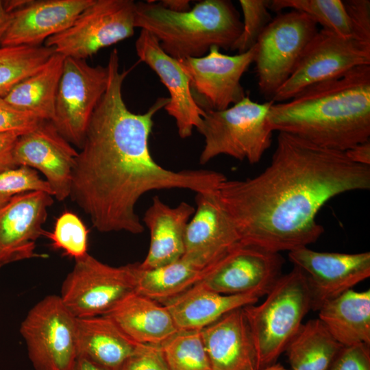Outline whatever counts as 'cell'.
I'll list each match as a JSON object with an SVG mask.
<instances>
[{"label":"cell","instance_id":"obj_1","mask_svg":"<svg viewBox=\"0 0 370 370\" xmlns=\"http://www.w3.org/2000/svg\"><path fill=\"white\" fill-rule=\"evenodd\" d=\"M108 86L90 121L73 172L70 197L101 232L141 234L144 226L136 212L146 193L187 189L216 190L227 178L210 170L171 171L151 155L149 139L153 116L168 103L159 97L143 114L130 111L122 86L128 71L119 69V56L110 54Z\"/></svg>","mask_w":370,"mask_h":370},{"label":"cell","instance_id":"obj_2","mask_svg":"<svg viewBox=\"0 0 370 370\" xmlns=\"http://www.w3.org/2000/svg\"><path fill=\"white\" fill-rule=\"evenodd\" d=\"M370 188V166L345 151L279 132L271 163L244 180L226 179L218 195L240 243L278 253L316 242L324 232L316 221L323 205L346 192Z\"/></svg>","mask_w":370,"mask_h":370},{"label":"cell","instance_id":"obj_3","mask_svg":"<svg viewBox=\"0 0 370 370\" xmlns=\"http://www.w3.org/2000/svg\"><path fill=\"white\" fill-rule=\"evenodd\" d=\"M271 130L341 151L370 140V65L310 86L291 99L274 103Z\"/></svg>","mask_w":370,"mask_h":370},{"label":"cell","instance_id":"obj_4","mask_svg":"<svg viewBox=\"0 0 370 370\" xmlns=\"http://www.w3.org/2000/svg\"><path fill=\"white\" fill-rule=\"evenodd\" d=\"M134 26L151 33L166 53L180 60L202 57L212 47L230 50L243 22L228 0L201 1L184 12L146 1L135 3Z\"/></svg>","mask_w":370,"mask_h":370},{"label":"cell","instance_id":"obj_5","mask_svg":"<svg viewBox=\"0 0 370 370\" xmlns=\"http://www.w3.org/2000/svg\"><path fill=\"white\" fill-rule=\"evenodd\" d=\"M260 304L243 308L253 338L258 370L275 363L312 310L307 279L297 267L281 275Z\"/></svg>","mask_w":370,"mask_h":370},{"label":"cell","instance_id":"obj_6","mask_svg":"<svg viewBox=\"0 0 370 370\" xmlns=\"http://www.w3.org/2000/svg\"><path fill=\"white\" fill-rule=\"evenodd\" d=\"M273 103L272 100L259 103L246 95L225 110L205 111L197 129L204 138L200 164L220 155L250 164L259 162L272 141L268 114Z\"/></svg>","mask_w":370,"mask_h":370},{"label":"cell","instance_id":"obj_7","mask_svg":"<svg viewBox=\"0 0 370 370\" xmlns=\"http://www.w3.org/2000/svg\"><path fill=\"white\" fill-rule=\"evenodd\" d=\"M138 264L112 267L86 254L75 260L60 297L77 319L106 315L136 292Z\"/></svg>","mask_w":370,"mask_h":370},{"label":"cell","instance_id":"obj_8","mask_svg":"<svg viewBox=\"0 0 370 370\" xmlns=\"http://www.w3.org/2000/svg\"><path fill=\"white\" fill-rule=\"evenodd\" d=\"M317 32L316 22L297 10L280 13L267 25L256 45L254 61L264 97L272 99Z\"/></svg>","mask_w":370,"mask_h":370},{"label":"cell","instance_id":"obj_9","mask_svg":"<svg viewBox=\"0 0 370 370\" xmlns=\"http://www.w3.org/2000/svg\"><path fill=\"white\" fill-rule=\"evenodd\" d=\"M77 319L60 295L44 297L20 327L35 370H71L77 357Z\"/></svg>","mask_w":370,"mask_h":370},{"label":"cell","instance_id":"obj_10","mask_svg":"<svg viewBox=\"0 0 370 370\" xmlns=\"http://www.w3.org/2000/svg\"><path fill=\"white\" fill-rule=\"evenodd\" d=\"M135 3L132 0H93L63 32L45 45L65 58L85 60L100 49L132 36Z\"/></svg>","mask_w":370,"mask_h":370},{"label":"cell","instance_id":"obj_11","mask_svg":"<svg viewBox=\"0 0 370 370\" xmlns=\"http://www.w3.org/2000/svg\"><path fill=\"white\" fill-rule=\"evenodd\" d=\"M370 65V43L321 29L306 47L291 75L272 98L288 101L306 88Z\"/></svg>","mask_w":370,"mask_h":370},{"label":"cell","instance_id":"obj_12","mask_svg":"<svg viewBox=\"0 0 370 370\" xmlns=\"http://www.w3.org/2000/svg\"><path fill=\"white\" fill-rule=\"evenodd\" d=\"M107 66L65 58L51 123L71 145L82 148L92 115L108 86Z\"/></svg>","mask_w":370,"mask_h":370},{"label":"cell","instance_id":"obj_13","mask_svg":"<svg viewBox=\"0 0 370 370\" xmlns=\"http://www.w3.org/2000/svg\"><path fill=\"white\" fill-rule=\"evenodd\" d=\"M283 262L278 253L239 243L204 269L199 282L220 294H249L260 298L282 275Z\"/></svg>","mask_w":370,"mask_h":370},{"label":"cell","instance_id":"obj_14","mask_svg":"<svg viewBox=\"0 0 370 370\" xmlns=\"http://www.w3.org/2000/svg\"><path fill=\"white\" fill-rule=\"evenodd\" d=\"M219 49L212 47L202 57L177 60L196 103L204 111L225 110L246 96L241 80L254 61L256 46L234 56Z\"/></svg>","mask_w":370,"mask_h":370},{"label":"cell","instance_id":"obj_15","mask_svg":"<svg viewBox=\"0 0 370 370\" xmlns=\"http://www.w3.org/2000/svg\"><path fill=\"white\" fill-rule=\"evenodd\" d=\"M288 258L307 279L314 311L370 276L369 251L321 252L304 247L289 251Z\"/></svg>","mask_w":370,"mask_h":370},{"label":"cell","instance_id":"obj_16","mask_svg":"<svg viewBox=\"0 0 370 370\" xmlns=\"http://www.w3.org/2000/svg\"><path fill=\"white\" fill-rule=\"evenodd\" d=\"M77 155L49 121H40L32 130L21 134L13 149L16 166L41 172L53 197L60 201L70 197Z\"/></svg>","mask_w":370,"mask_h":370},{"label":"cell","instance_id":"obj_17","mask_svg":"<svg viewBox=\"0 0 370 370\" xmlns=\"http://www.w3.org/2000/svg\"><path fill=\"white\" fill-rule=\"evenodd\" d=\"M195 202L196 209L185 232L182 258L204 269L239 243L240 238L217 190L196 193Z\"/></svg>","mask_w":370,"mask_h":370},{"label":"cell","instance_id":"obj_18","mask_svg":"<svg viewBox=\"0 0 370 370\" xmlns=\"http://www.w3.org/2000/svg\"><path fill=\"white\" fill-rule=\"evenodd\" d=\"M53 195L32 191L13 197L0 206V267L36 257V242L42 229Z\"/></svg>","mask_w":370,"mask_h":370},{"label":"cell","instance_id":"obj_19","mask_svg":"<svg viewBox=\"0 0 370 370\" xmlns=\"http://www.w3.org/2000/svg\"><path fill=\"white\" fill-rule=\"evenodd\" d=\"M135 49L140 60L157 74L167 88L170 97L164 109L174 118L179 136H190L193 129L200 126L205 111L196 103L189 78L178 60L166 53L158 40L145 29L140 30Z\"/></svg>","mask_w":370,"mask_h":370},{"label":"cell","instance_id":"obj_20","mask_svg":"<svg viewBox=\"0 0 370 370\" xmlns=\"http://www.w3.org/2000/svg\"><path fill=\"white\" fill-rule=\"evenodd\" d=\"M93 0H24L11 12L1 46H41L67 29Z\"/></svg>","mask_w":370,"mask_h":370},{"label":"cell","instance_id":"obj_21","mask_svg":"<svg viewBox=\"0 0 370 370\" xmlns=\"http://www.w3.org/2000/svg\"><path fill=\"white\" fill-rule=\"evenodd\" d=\"M213 370H258L253 338L243 308L201 330Z\"/></svg>","mask_w":370,"mask_h":370},{"label":"cell","instance_id":"obj_22","mask_svg":"<svg viewBox=\"0 0 370 370\" xmlns=\"http://www.w3.org/2000/svg\"><path fill=\"white\" fill-rule=\"evenodd\" d=\"M195 208L182 201L175 207L164 204L158 196L146 210L143 222L150 233L148 253L139 267L151 269L180 259L184 253V237L187 225Z\"/></svg>","mask_w":370,"mask_h":370},{"label":"cell","instance_id":"obj_23","mask_svg":"<svg viewBox=\"0 0 370 370\" xmlns=\"http://www.w3.org/2000/svg\"><path fill=\"white\" fill-rule=\"evenodd\" d=\"M258 299V297L249 294H220L198 282L161 304L168 309L177 329L201 330L226 313L255 304Z\"/></svg>","mask_w":370,"mask_h":370},{"label":"cell","instance_id":"obj_24","mask_svg":"<svg viewBox=\"0 0 370 370\" xmlns=\"http://www.w3.org/2000/svg\"><path fill=\"white\" fill-rule=\"evenodd\" d=\"M106 315L138 344L160 345L178 330L164 305L136 293Z\"/></svg>","mask_w":370,"mask_h":370},{"label":"cell","instance_id":"obj_25","mask_svg":"<svg viewBox=\"0 0 370 370\" xmlns=\"http://www.w3.org/2000/svg\"><path fill=\"white\" fill-rule=\"evenodd\" d=\"M140 344L108 316L77 319V354L110 370H119Z\"/></svg>","mask_w":370,"mask_h":370},{"label":"cell","instance_id":"obj_26","mask_svg":"<svg viewBox=\"0 0 370 370\" xmlns=\"http://www.w3.org/2000/svg\"><path fill=\"white\" fill-rule=\"evenodd\" d=\"M319 319L342 345H370V290L349 289L323 304Z\"/></svg>","mask_w":370,"mask_h":370},{"label":"cell","instance_id":"obj_27","mask_svg":"<svg viewBox=\"0 0 370 370\" xmlns=\"http://www.w3.org/2000/svg\"><path fill=\"white\" fill-rule=\"evenodd\" d=\"M64 58L54 52L40 69L16 84L5 101L40 120L52 121Z\"/></svg>","mask_w":370,"mask_h":370},{"label":"cell","instance_id":"obj_28","mask_svg":"<svg viewBox=\"0 0 370 370\" xmlns=\"http://www.w3.org/2000/svg\"><path fill=\"white\" fill-rule=\"evenodd\" d=\"M343 347L316 319L301 325L286 351L291 370H328Z\"/></svg>","mask_w":370,"mask_h":370},{"label":"cell","instance_id":"obj_29","mask_svg":"<svg viewBox=\"0 0 370 370\" xmlns=\"http://www.w3.org/2000/svg\"><path fill=\"white\" fill-rule=\"evenodd\" d=\"M203 274L204 269L182 258L147 270L141 269L138 264L135 293L162 304L195 285Z\"/></svg>","mask_w":370,"mask_h":370},{"label":"cell","instance_id":"obj_30","mask_svg":"<svg viewBox=\"0 0 370 370\" xmlns=\"http://www.w3.org/2000/svg\"><path fill=\"white\" fill-rule=\"evenodd\" d=\"M44 46H0V97L40 69L54 53Z\"/></svg>","mask_w":370,"mask_h":370},{"label":"cell","instance_id":"obj_31","mask_svg":"<svg viewBox=\"0 0 370 370\" xmlns=\"http://www.w3.org/2000/svg\"><path fill=\"white\" fill-rule=\"evenodd\" d=\"M160 347L169 370H213L201 330L178 329Z\"/></svg>","mask_w":370,"mask_h":370},{"label":"cell","instance_id":"obj_32","mask_svg":"<svg viewBox=\"0 0 370 370\" xmlns=\"http://www.w3.org/2000/svg\"><path fill=\"white\" fill-rule=\"evenodd\" d=\"M268 8L274 11L291 8L304 12L323 29L353 37L351 23L341 0H271Z\"/></svg>","mask_w":370,"mask_h":370},{"label":"cell","instance_id":"obj_33","mask_svg":"<svg viewBox=\"0 0 370 370\" xmlns=\"http://www.w3.org/2000/svg\"><path fill=\"white\" fill-rule=\"evenodd\" d=\"M88 230L81 219L69 211L63 212L56 219L53 231L45 234L53 248L75 260L88 254Z\"/></svg>","mask_w":370,"mask_h":370},{"label":"cell","instance_id":"obj_34","mask_svg":"<svg viewBox=\"0 0 370 370\" xmlns=\"http://www.w3.org/2000/svg\"><path fill=\"white\" fill-rule=\"evenodd\" d=\"M268 3V0L239 1L243 14V29L231 51L243 53L256 46L260 36L272 20Z\"/></svg>","mask_w":370,"mask_h":370},{"label":"cell","instance_id":"obj_35","mask_svg":"<svg viewBox=\"0 0 370 370\" xmlns=\"http://www.w3.org/2000/svg\"><path fill=\"white\" fill-rule=\"evenodd\" d=\"M32 191L53 195L48 182L32 168L20 166L0 172V206L16 195Z\"/></svg>","mask_w":370,"mask_h":370},{"label":"cell","instance_id":"obj_36","mask_svg":"<svg viewBox=\"0 0 370 370\" xmlns=\"http://www.w3.org/2000/svg\"><path fill=\"white\" fill-rule=\"evenodd\" d=\"M119 370H169L160 345L140 344Z\"/></svg>","mask_w":370,"mask_h":370},{"label":"cell","instance_id":"obj_37","mask_svg":"<svg viewBox=\"0 0 370 370\" xmlns=\"http://www.w3.org/2000/svg\"><path fill=\"white\" fill-rule=\"evenodd\" d=\"M365 343L343 346L328 370H370V349Z\"/></svg>","mask_w":370,"mask_h":370},{"label":"cell","instance_id":"obj_38","mask_svg":"<svg viewBox=\"0 0 370 370\" xmlns=\"http://www.w3.org/2000/svg\"><path fill=\"white\" fill-rule=\"evenodd\" d=\"M343 3L351 23L353 37L370 43L369 0H345Z\"/></svg>","mask_w":370,"mask_h":370},{"label":"cell","instance_id":"obj_39","mask_svg":"<svg viewBox=\"0 0 370 370\" xmlns=\"http://www.w3.org/2000/svg\"><path fill=\"white\" fill-rule=\"evenodd\" d=\"M40 120L16 110L0 97V134L15 132L24 134L35 127Z\"/></svg>","mask_w":370,"mask_h":370},{"label":"cell","instance_id":"obj_40","mask_svg":"<svg viewBox=\"0 0 370 370\" xmlns=\"http://www.w3.org/2000/svg\"><path fill=\"white\" fill-rule=\"evenodd\" d=\"M21 134L15 132L0 134V172L17 166L13 158V149Z\"/></svg>","mask_w":370,"mask_h":370},{"label":"cell","instance_id":"obj_41","mask_svg":"<svg viewBox=\"0 0 370 370\" xmlns=\"http://www.w3.org/2000/svg\"><path fill=\"white\" fill-rule=\"evenodd\" d=\"M345 153L353 162L370 166V140L347 149Z\"/></svg>","mask_w":370,"mask_h":370},{"label":"cell","instance_id":"obj_42","mask_svg":"<svg viewBox=\"0 0 370 370\" xmlns=\"http://www.w3.org/2000/svg\"><path fill=\"white\" fill-rule=\"evenodd\" d=\"M158 2L164 8L173 12H184L190 9L189 0H162Z\"/></svg>","mask_w":370,"mask_h":370},{"label":"cell","instance_id":"obj_43","mask_svg":"<svg viewBox=\"0 0 370 370\" xmlns=\"http://www.w3.org/2000/svg\"><path fill=\"white\" fill-rule=\"evenodd\" d=\"M71 370H110L86 358L77 356Z\"/></svg>","mask_w":370,"mask_h":370},{"label":"cell","instance_id":"obj_44","mask_svg":"<svg viewBox=\"0 0 370 370\" xmlns=\"http://www.w3.org/2000/svg\"><path fill=\"white\" fill-rule=\"evenodd\" d=\"M12 14L4 6L3 1L0 0V46L10 26Z\"/></svg>","mask_w":370,"mask_h":370},{"label":"cell","instance_id":"obj_45","mask_svg":"<svg viewBox=\"0 0 370 370\" xmlns=\"http://www.w3.org/2000/svg\"><path fill=\"white\" fill-rule=\"evenodd\" d=\"M258 370H287L280 364H273Z\"/></svg>","mask_w":370,"mask_h":370}]
</instances>
